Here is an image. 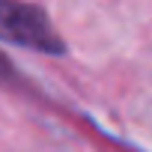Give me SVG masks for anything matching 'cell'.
Returning <instances> with one entry per match:
<instances>
[{"label": "cell", "instance_id": "cell-1", "mask_svg": "<svg viewBox=\"0 0 152 152\" xmlns=\"http://www.w3.org/2000/svg\"><path fill=\"white\" fill-rule=\"evenodd\" d=\"M0 42L21 45L42 54H63L66 45L48 15L24 0H0Z\"/></svg>", "mask_w": 152, "mask_h": 152}]
</instances>
